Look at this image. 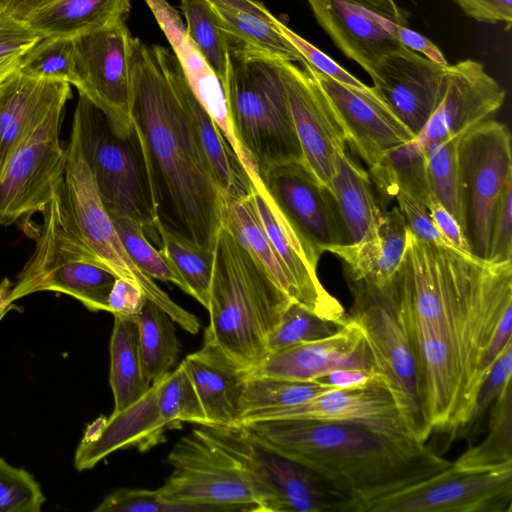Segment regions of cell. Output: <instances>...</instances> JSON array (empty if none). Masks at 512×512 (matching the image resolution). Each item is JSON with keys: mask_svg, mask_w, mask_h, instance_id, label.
Instances as JSON below:
<instances>
[{"mask_svg": "<svg viewBox=\"0 0 512 512\" xmlns=\"http://www.w3.org/2000/svg\"><path fill=\"white\" fill-rule=\"evenodd\" d=\"M387 286L419 365L428 435L463 429L490 342L512 307V262L492 264L408 230Z\"/></svg>", "mask_w": 512, "mask_h": 512, "instance_id": "cell-1", "label": "cell"}, {"mask_svg": "<svg viewBox=\"0 0 512 512\" xmlns=\"http://www.w3.org/2000/svg\"><path fill=\"white\" fill-rule=\"evenodd\" d=\"M133 127L141 142L158 221L201 250L214 253L223 194L181 94L153 45L132 37Z\"/></svg>", "mask_w": 512, "mask_h": 512, "instance_id": "cell-2", "label": "cell"}, {"mask_svg": "<svg viewBox=\"0 0 512 512\" xmlns=\"http://www.w3.org/2000/svg\"><path fill=\"white\" fill-rule=\"evenodd\" d=\"M268 449L317 475L363 512L373 500L447 468L451 462L425 442H399L342 422L274 419L238 424Z\"/></svg>", "mask_w": 512, "mask_h": 512, "instance_id": "cell-3", "label": "cell"}, {"mask_svg": "<svg viewBox=\"0 0 512 512\" xmlns=\"http://www.w3.org/2000/svg\"><path fill=\"white\" fill-rule=\"evenodd\" d=\"M291 301L221 224L213 255L205 339L248 371L268 355V336Z\"/></svg>", "mask_w": 512, "mask_h": 512, "instance_id": "cell-4", "label": "cell"}, {"mask_svg": "<svg viewBox=\"0 0 512 512\" xmlns=\"http://www.w3.org/2000/svg\"><path fill=\"white\" fill-rule=\"evenodd\" d=\"M223 88L234 134L257 169L304 162L277 61L258 53H230Z\"/></svg>", "mask_w": 512, "mask_h": 512, "instance_id": "cell-5", "label": "cell"}, {"mask_svg": "<svg viewBox=\"0 0 512 512\" xmlns=\"http://www.w3.org/2000/svg\"><path fill=\"white\" fill-rule=\"evenodd\" d=\"M72 127L106 209L138 221L147 237L159 245L150 179L134 127L128 137L118 136L104 114L81 94Z\"/></svg>", "mask_w": 512, "mask_h": 512, "instance_id": "cell-6", "label": "cell"}, {"mask_svg": "<svg viewBox=\"0 0 512 512\" xmlns=\"http://www.w3.org/2000/svg\"><path fill=\"white\" fill-rule=\"evenodd\" d=\"M348 283L353 294L348 316L359 326L375 370L410 431L426 442L421 373L390 290L387 284Z\"/></svg>", "mask_w": 512, "mask_h": 512, "instance_id": "cell-7", "label": "cell"}, {"mask_svg": "<svg viewBox=\"0 0 512 512\" xmlns=\"http://www.w3.org/2000/svg\"><path fill=\"white\" fill-rule=\"evenodd\" d=\"M248 472L261 512H349V501L307 467L263 446L239 425L195 428Z\"/></svg>", "mask_w": 512, "mask_h": 512, "instance_id": "cell-8", "label": "cell"}, {"mask_svg": "<svg viewBox=\"0 0 512 512\" xmlns=\"http://www.w3.org/2000/svg\"><path fill=\"white\" fill-rule=\"evenodd\" d=\"M459 225L470 254L487 261L496 208L512 183L511 133L486 119L459 136L457 145Z\"/></svg>", "mask_w": 512, "mask_h": 512, "instance_id": "cell-9", "label": "cell"}, {"mask_svg": "<svg viewBox=\"0 0 512 512\" xmlns=\"http://www.w3.org/2000/svg\"><path fill=\"white\" fill-rule=\"evenodd\" d=\"M63 192L72 220L86 245L104 268L119 278L135 283L148 300L168 313L175 323L191 334L200 329L193 314L177 305L130 258L100 197L85 160L76 130L72 127L66 147Z\"/></svg>", "mask_w": 512, "mask_h": 512, "instance_id": "cell-10", "label": "cell"}, {"mask_svg": "<svg viewBox=\"0 0 512 512\" xmlns=\"http://www.w3.org/2000/svg\"><path fill=\"white\" fill-rule=\"evenodd\" d=\"M168 461L173 470L159 488L165 498L215 511H258L246 469L195 428L175 443Z\"/></svg>", "mask_w": 512, "mask_h": 512, "instance_id": "cell-11", "label": "cell"}, {"mask_svg": "<svg viewBox=\"0 0 512 512\" xmlns=\"http://www.w3.org/2000/svg\"><path fill=\"white\" fill-rule=\"evenodd\" d=\"M512 462L492 467L451 464L371 501L363 512H511Z\"/></svg>", "mask_w": 512, "mask_h": 512, "instance_id": "cell-12", "label": "cell"}, {"mask_svg": "<svg viewBox=\"0 0 512 512\" xmlns=\"http://www.w3.org/2000/svg\"><path fill=\"white\" fill-rule=\"evenodd\" d=\"M65 105L57 104L10 156L0 175L1 225L42 213L63 181L66 149L60 129Z\"/></svg>", "mask_w": 512, "mask_h": 512, "instance_id": "cell-13", "label": "cell"}, {"mask_svg": "<svg viewBox=\"0 0 512 512\" xmlns=\"http://www.w3.org/2000/svg\"><path fill=\"white\" fill-rule=\"evenodd\" d=\"M76 89L106 117L112 131L128 137L130 115V60L132 36L125 19L72 37Z\"/></svg>", "mask_w": 512, "mask_h": 512, "instance_id": "cell-14", "label": "cell"}, {"mask_svg": "<svg viewBox=\"0 0 512 512\" xmlns=\"http://www.w3.org/2000/svg\"><path fill=\"white\" fill-rule=\"evenodd\" d=\"M259 178L282 216L315 253L350 243L333 195L304 162L272 165Z\"/></svg>", "mask_w": 512, "mask_h": 512, "instance_id": "cell-15", "label": "cell"}, {"mask_svg": "<svg viewBox=\"0 0 512 512\" xmlns=\"http://www.w3.org/2000/svg\"><path fill=\"white\" fill-rule=\"evenodd\" d=\"M306 167L331 193L339 156L346 150L341 124L322 89L303 66L275 59Z\"/></svg>", "mask_w": 512, "mask_h": 512, "instance_id": "cell-16", "label": "cell"}, {"mask_svg": "<svg viewBox=\"0 0 512 512\" xmlns=\"http://www.w3.org/2000/svg\"><path fill=\"white\" fill-rule=\"evenodd\" d=\"M506 96L482 63L466 59L446 67L440 100L415 137L422 151L432 144L458 137L489 119Z\"/></svg>", "mask_w": 512, "mask_h": 512, "instance_id": "cell-17", "label": "cell"}, {"mask_svg": "<svg viewBox=\"0 0 512 512\" xmlns=\"http://www.w3.org/2000/svg\"><path fill=\"white\" fill-rule=\"evenodd\" d=\"M314 77L343 129L346 143L372 167L388 152L415 139V135L379 97L341 84L303 65Z\"/></svg>", "mask_w": 512, "mask_h": 512, "instance_id": "cell-18", "label": "cell"}, {"mask_svg": "<svg viewBox=\"0 0 512 512\" xmlns=\"http://www.w3.org/2000/svg\"><path fill=\"white\" fill-rule=\"evenodd\" d=\"M274 419L351 423L367 427L395 441H419L410 431L390 393L379 386L333 389L302 404L249 413L236 425Z\"/></svg>", "mask_w": 512, "mask_h": 512, "instance_id": "cell-19", "label": "cell"}, {"mask_svg": "<svg viewBox=\"0 0 512 512\" xmlns=\"http://www.w3.org/2000/svg\"><path fill=\"white\" fill-rule=\"evenodd\" d=\"M447 66L403 47L379 63L370 76L372 87L387 108L417 136L440 100Z\"/></svg>", "mask_w": 512, "mask_h": 512, "instance_id": "cell-20", "label": "cell"}, {"mask_svg": "<svg viewBox=\"0 0 512 512\" xmlns=\"http://www.w3.org/2000/svg\"><path fill=\"white\" fill-rule=\"evenodd\" d=\"M307 2L338 49L370 76L386 56L404 47L391 32L395 20L370 6L356 0Z\"/></svg>", "mask_w": 512, "mask_h": 512, "instance_id": "cell-21", "label": "cell"}, {"mask_svg": "<svg viewBox=\"0 0 512 512\" xmlns=\"http://www.w3.org/2000/svg\"><path fill=\"white\" fill-rule=\"evenodd\" d=\"M346 368L376 372L363 334L349 316L336 333L269 353L247 375L311 381Z\"/></svg>", "mask_w": 512, "mask_h": 512, "instance_id": "cell-22", "label": "cell"}, {"mask_svg": "<svg viewBox=\"0 0 512 512\" xmlns=\"http://www.w3.org/2000/svg\"><path fill=\"white\" fill-rule=\"evenodd\" d=\"M144 1L170 43L192 91L221 129L248 174L255 173L256 167L234 134L223 84L188 37L179 12L167 0Z\"/></svg>", "mask_w": 512, "mask_h": 512, "instance_id": "cell-23", "label": "cell"}, {"mask_svg": "<svg viewBox=\"0 0 512 512\" xmlns=\"http://www.w3.org/2000/svg\"><path fill=\"white\" fill-rule=\"evenodd\" d=\"M174 427L166 423L158 410L156 384L128 408L100 416L89 424L74 457L78 471L93 468L110 453L130 446L148 448L162 441L163 433Z\"/></svg>", "mask_w": 512, "mask_h": 512, "instance_id": "cell-24", "label": "cell"}, {"mask_svg": "<svg viewBox=\"0 0 512 512\" xmlns=\"http://www.w3.org/2000/svg\"><path fill=\"white\" fill-rule=\"evenodd\" d=\"M71 98L70 84L36 79L18 69L0 85V175L26 136L59 103Z\"/></svg>", "mask_w": 512, "mask_h": 512, "instance_id": "cell-25", "label": "cell"}, {"mask_svg": "<svg viewBox=\"0 0 512 512\" xmlns=\"http://www.w3.org/2000/svg\"><path fill=\"white\" fill-rule=\"evenodd\" d=\"M168 78L184 99L199 136L200 143L214 170L223 196L244 198L252 194L253 183L221 129L192 91L173 51L153 45Z\"/></svg>", "mask_w": 512, "mask_h": 512, "instance_id": "cell-26", "label": "cell"}, {"mask_svg": "<svg viewBox=\"0 0 512 512\" xmlns=\"http://www.w3.org/2000/svg\"><path fill=\"white\" fill-rule=\"evenodd\" d=\"M182 362L196 388L209 425H236L247 371L206 339L201 349L186 356Z\"/></svg>", "mask_w": 512, "mask_h": 512, "instance_id": "cell-27", "label": "cell"}, {"mask_svg": "<svg viewBox=\"0 0 512 512\" xmlns=\"http://www.w3.org/2000/svg\"><path fill=\"white\" fill-rule=\"evenodd\" d=\"M408 228L398 206L383 210L374 237L330 248L342 262L348 281L385 285L397 271L407 241Z\"/></svg>", "mask_w": 512, "mask_h": 512, "instance_id": "cell-28", "label": "cell"}, {"mask_svg": "<svg viewBox=\"0 0 512 512\" xmlns=\"http://www.w3.org/2000/svg\"><path fill=\"white\" fill-rule=\"evenodd\" d=\"M117 276L111 271L84 261H70L31 274H19L10 300L41 291L67 294L90 311H107L108 298Z\"/></svg>", "mask_w": 512, "mask_h": 512, "instance_id": "cell-29", "label": "cell"}, {"mask_svg": "<svg viewBox=\"0 0 512 512\" xmlns=\"http://www.w3.org/2000/svg\"><path fill=\"white\" fill-rule=\"evenodd\" d=\"M331 194L345 225L349 244L375 236L383 207L375 195L369 173L346 150L339 156Z\"/></svg>", "mask_w": 512, "mask_h": 512, "instance_id": "cell-30", "label": "cell"}, {"mask_svg": "<svg viewBox=\"0 0 512 512\" xmlns=\"http://www.w3.org/2000/svg\"><path fill=\"white\" fill-rule=\"evenodd\" d=\"M221 223L262 265L277 286L301 305L298 288L265 231L253 195L244 198L223 196Z\"/></svg>", "mask_w": 512, "mask_h": 512, "instance_id": "cell-31", "label": "cell"}, {"mask_svg": "<svg viewBox=\"0 0 512 512\" xmlns=\"http://www.w3.org/2000/svg\"><path fill=\"white\" fill-rule=\"evenodd\" d=\"M230 53H258L273 59L306 64L296 47L279 31L274 20L225 7L209 0Z\"/></svg>", "mask_w": 512, "mask_h": 512, "instance_id": "cell-32", "label": "cell"}, {"mask_svg": "<svg viewBox=\"0 0 512 512\" xmlns=\"http://www.w3.org/2000/svg\"><path fill=\"white\" fill-rule=\"evenodd\" d=\"M129 0H59L25 24L42 36L74 37L118 19H126Z\"/></svg>", "mask_w": 512, "mask_h": 512, "instance_id": "cell-33", "label": "cell"}, {"mask_svg": "<svg viewBox=\"0 0 512 512\" xmlns=\"http://www.w3.org/2000/svg\"><path fill=\"white\" fill-rule=\"evenodd\" d=\"M109 381L114 397L113 413L137 402L152 386L146 375L138 327L133 318L114 316Z\"/></svg>", "mask_w": 512, "mask_h": 512, "instance_id": "cell-34", "label": "cell"}, {"mask_svg": "<svg viewBox=\"0 0 512 512\" xmlns=\"http://www.w3.org/2000/svg\"><path fill=\"white\" fill-rule=\"evenodd\" d=\"M368 173L382 207L398 192L409 195L427 209L436 199L429 185L425 155L416 139L388 152L369 167Z\"/></svg>", "mask_w": 512, "mask_h": 512, "instance_id": "cell-35", "label": "cell"}, {"mask_svg": "<svg viewBox=\"0 0 512 512\" xmlns=\"http://www.w3.org/2000/svg\"><path fill=\"white\" fill-rule=\"evenodd\" d=\"M133 319L138 327L146 375L153 385L164 378L178 360L180 342L175 322L168 313L148 299Z\"/></svg>", "mask_w": 512, "mask_h": 512, "instance_id": "cell-36", "label": "cell"}, {"mask_svg": "<svg viewBox=\"0 0 512 512\" xmlns=\"http://www.w3.org/2000/svg\"><path fill=\"white\" fill-rule=\"evenodd\" d=\"M333 389L337 388L314 380L300 381L247 375L240 399L238 421L249 413L305 403Z\"/></svg>", "mask_w": 512, "mask_h": 512, "instance_id": "cell-37", "label": "cell"}, {"mask_svg": "<svg viewBox=\"0 0 512 512\" xmlns=\"http://www.w3.org/2000/svg\"><path fill=\"white\" fill-rule=\"evenodd\" d=\"M489 432L455 462L460 467H492L512 462V381L491 404Z\"/></svg>", "mask_w": 512, "mask_h": 512, "instance_id": "cell-38", "label": "cell"}, {"mask_svg": "<svg viewBox=\"0 0 512 512\" xmlns=\"http://www.w3.org/2000/svg\"><path fill=\"white\" fill-rule=\"evenodd\" d=\"M156 231L160 250L173 264L191 290V296L206 309L213 271V255L190 241L166 230L157 220Z\"/></svg>", "mask_w": 512, "mask_h": 512, "instance_id": "cell-39", "label": "cell"}, {"mask_svg": "<svg viewBox=\"0 0 512 512\" xmlns=\"http://www.w3.org/2000/svg\"><path fill=\"white\" fill-rule=\"evenodd\" d=\"M115 230L133 262L152 279L172 282L191 296V290L173 264L149 241L144 227L130 216L107 210Z\"/></svg>", "mask_w": 512, "mask_h": 512, "instance_id": "cell-40", "label": "cell"}, {"mask_svg": "<svg viewBox=\"0 0 512 512\" xmlns=\"http://www.w3.org/2000/svg\"><path fill=\"white\" fill-rule=\"evenodd\" d=\"M188 37L222 84L229 68V52L209 0H181Z\"/></svg>", "mask_w": 512, "mask_h": 512, "instance_id": "cell-41", "label": "cell"}, {"mask_svg": "<svg viewBox=\"0 0 512 512\" xmlns=\"http://www.w3.org/2000/svg\"><path fill=\"white\" fill-rule=\"evenodd\" d=\"M18 70L36 79L77 82L72 37L46 36L21 54Z\"/></svg>", "mask_w": 512, "mask_h": 512, "instance_id": "cell-42", "label": "cell"}, {"mask_svg": "<svg viewBox=\"0 0 512 512\" xmlns=\"http://www.w3.org/2000/svg\"><path fill=\"white\" fill-rule=\"evenodd\" d=\"M155 384L158 410L166 423L173 426L181 422L209 425L183 362Z\"/></svg>", "mask_w": 512, "mask_h": 512, "instance_id": "cell-43", "label": "cell"}, {"mask_svg": "<svg viewBox=\"0 0 512 512\" xmlns=\"http://www.w3.org/2000/svg\"><path fill=\"white\" fill-rule=\"evenodd\" d=\"M346 323L327 320L291 301L283 312L280 322L268 336V354L328 337Z\"/></svg>", "mask_w": 512, "mask_h": 512, "instance_id": "cell-44", "label": "cell"}, {"mask_svg": "<svg viewBox=\"0 0 512 512\" xmlns=\"http://www.w3.org/2000/svg\"><path fill=\"white\" fill-rule=\"evenodd\" d=\"M458 137L432 144L423 153L433 196L459 224L457 145ZM460 226V225H459Z\"/></svg>", "mask_w": 512, "mask_h": 512, "instance_id": "cell-45", "label": "cell"}, {"mask_svg": "<svg viewBox=\"0 0 512 512\" xmlns=\"http://www.w3.org/2000/svg\"><path fill=\"white\" fill-rule=\"evenodd\" d=\"M95 512H212L208 506L177 502L165 498L159 491L119 488L107 495Z\"/></svg>", "mask_w": 512, "mask_h": 512, "instance_id": "cell-46", "label": "cell"}, {"mask_svg": "<svg viewBox=\"0 0 512 512\" xmlns=\"http://www.w3.org/2000/svg\"><path fill=\"white\" fill-rule=\"evenodd\" d=\"M45 501L34 476L0 456V512H39Z\"/></svg>", "mask_w": 512, "mask_h": 512, "instance_id": "cell-47", "label": "cell"}, {"mask_svg": "<svg viewBox=\"0 0 512 512\" xmlns=\"http://www.w3.org/2000/svg\"><path fill=\"white\" fill-rule=\"evenodd\" d=\"M274 23L279 31L296 47L305 62L313 69L319 71L333 80L344 84L348 87L357 89L364 93L377 96L373 87L367 86L359 79L350 74L341 67L330 56L325 54L319 48L308 42L306 39L298 35L296 32L287 27L279 19L275 18ZM378 97V96H377ZM380 99V98H379Z\"/></svg>", "mask_w": 512, "mask_h": 512, "instance_id": "cell-48", "label": "cell"}, {"mask_svg": "<svg viewBox=\"0 0 512 512\" xmlns=\"http://www.w3.org/2000/svg\"><path fill=\"white\" fill-rule=\"evenodd\" d=\"M487 262H512V183L505 188L495 211Z\"/></svg>", "mask_w": 512, "mask_h": 512, "instance_id": "cell-49", "label": "cell"}, {"mask_svg": "<svg viewBox=\"0 0 512 512\" xmlns=\"http://www.w3.org/2000/svg\"><path fill=\"white\" fill-rule=\"evenodd\" d=\"M510 381H512V341L498 356L480 386L473 421L482 416Z\"/></svg>", "mask_w": 512, "mask_h": 512, "instance_id": "cell-50", "label": "cell"}, {"mask_svg": "<svg viewBox=\"0 0 512 512\" xmlns=\"http://www.w3.org/2000/svg\"><path fill=\"white\" fill-rule=\"evenodd\" d=\"M394 199L410 232L419 239L448 245L433 223L429 210L423 204L403 192H398Z\"/></svg>", "mask_w": 512, "mask_h": 512, "instance_id": "cell-51", "label": "cell"}, {"mask_svg": "<svg viewBox=\"0 0 512 512\" xmlns=\"http://www.w3.org/2000/svg\"><path fill=\"white\" fill-rule=\"evenodd\" d=\"M42 37L24 22L0 12V59L22 54Z\"/></svg>", "mask_w": 512, "mask_h": 512, "instance_id": "cell-52", "label": "cell"}, {"mask_svg": "<svg viewBox=\"0 0 512 512\" xmlns=\"http://www.w3.org/2000/svg\"><path fill=\"white\" fill-rule=\"evenodd\" d=\"M146 301L147 297L135 283L117 277L108 298V312L114 316L133 318Z\"/></svg>", "mask_w": 512, "mask_h": 512, "instance_id": "cell-53", "label": "cell"}, {"mask_svg": "<svg viewBox=\"0 0 512 512\" xmlns=\"http://www.w3.org/2000/svg\"><path fill=\"white\" fill-rule=\"evenodd\" d=\"M469 17L483 23L512 25V0H453Z\"/></svg>", "mask_w": 512, "mask_h": 512, "instance_id": "cell-54", "label": "cell"}, {"mask_svg": "<svg viewBox=\"0 0 512 512\" xmlns=\"http://www.w3.org/2000/svg\"><path fill=\"white\" fill-rule=\"evenodd\" d=\"M314 381L338 389H363L376 386L385 388L377 372L357 368L336 369Z\"/></svg>", "mask_w": 512, "mask_h": 512, "instance_id": "cell-55", "label": "cell"}, {"mask_svg": "<svg viewBox=\"0 0 512 512\" xmlns=\"http://www.w3.org/2000/svg\"><path fill=\"white\" fill-rule=\"evenodd\" d=\"M391 32L409 50L421 54L430 61L442 66L448 65L440 48L424 35L396 21H393L391 24Z\"/></svg>", "mask_w": 512, "mask_h": 512, "instance_id": "cell-56", "label": "cell"}, {"mask_svg": "<svg viewBox=\"0 0 512 512\" xmlns=\"http://www.w3.org/2000/svg\"><path fill=\"white\" fill-rule=\"evenodd\" d=\"M428 210L433 223L446 243L457 250L470 254L468 244L454 216L436 199L432 201Z\"/></svg>", "mask_w": 512, "mask_h": 512, "instance_id": "cell-57", "label": "cell"}, {"mask_svg": "<svg viewBox=\"0 0 512 512\" xmlns=\"http://www.w3.org/2000/svg\"><path fill=\"white\" fill-rule=\"evenodd\" d=\"M57 1L59 0H0V12L25 23L35 13Z\"/></svg>", "mask_w": 512, "mask_h": 512, "instance_id": "cell-58", "label": "cell"}, {"mask_svg": "<svg viewBox=\"0 0 512 512\" xmlns=\"http://www.w3.org/2000/svg\"><path fill=\"white\" fill-rule=\"evenodd\" d=\"M225 7L252 14L267 21H272L274 15L266 6L257 0H213Z\"/></svg>", "mask_w": 512, "mask_h": 512, "instance_id": "cell-59", "label": "cell"}, {"mask_svg": "<svg viewBox=\"0 0 512 512\" xmlns=\"http://www.w3.org/2000/svg\"><path fill=\"white\" fill-rule=\"evenodd\" d=\"M393 18L400 24H407V14L398 7L395 0H356Z\"/></svg>", "mask_w": 512, "mask_h": 512, "instance_id": "cell-60", "label": "cell"}, {"mask_svg": "<svg viewBox=\"0 0 512 512\" xmlns=\"http://www.w3.org/2000/svg\"><path fill=\"white\" fill-rule=\"evenodd\" d=\"M12 284L9 279L4 278L0 282V321L2 318L14 308L13 302L10 300Z\"/></svg>", "mask_w": 512, "mask_h": 512, "instance_id": "cell-61", "label": "cell"}, {"mask_svg": "<svg viewBox=\"0 0 512 512\" xmlns=\"http://www.w3.org/2000/svg\"><path fill=\"white\" fill-rule=\"evenodd\" d=\"M21 54L0 59V85L14 71L19 68Z\"/></svg>", "mask_w": 512, "mask_h": 512, "instance_id": "cell-62", "label": "cell"}]
</instances>
